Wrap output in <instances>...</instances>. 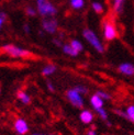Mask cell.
I'll return each mask as SVG.
<instances>
[{"mask_svg":"<svg viewBox=\"0 0 134 135\" xmlns=\"http://www.w3.org/2000/svg\"><path fill=\"white\" fill-rule=\"evenodd\" d=\"M1 52L8 54L9 56L15 57V58H31L33 57V54L26 50H23L21 47L8 44V45H3L1 47Z\"/></svg>","mask_w":134,"mask_h":135,"instance_id":"6da1fadb","label":"cell"},{"mask_svg":"<svg viewBox=\"0 0 134 135\" xmlns=\"http://www.w3.org/2000/svg\"><path fill=\"white\" fill-rule=\"evenodd\" d=\"M83 35H84V37L86 38V41L88 42L91 46H93V49H95L97 52L103 53V51H104V50H103V46H102L101 42L99 41V38L97 37V35H96L95 32L91 31V30H89V29H85L84 32H83Z\"/></svg>","mask_w":134,"mask_h":135,"instance_id":"7a4b0ae2","label":"cell"},{"mask_svg":"<svg viewBox=\"0 0 134 135\" xmlns=\"http://www.w3.org/2000/svg\"><path fill=\"white\" fill-rule=\"evenodd\" d=\"M37 10L39 13L41 15L42 17H50V16H55L56 15V8L53 6L50 1L45 0V1L41 4H37Z\"/></svg>","mask_w":134,"mask_h":135,"instance_id":"3957f363","label":"cell"},{"mask_svg":"<svg viewBox=\"0 0 134 135\" xmlns=\"http://www.w3.org/2000/svg\"><path fill=\"white\" fill-rule=\"evenodd\" d=\"M67 98L69 99L70 103H71L74 107L78 108V109H80V108L84 107V101H83L82 97H80V93H79L75 88L67 91Z\"/></svg>","mask_w":134,"mask_h":135,"instance_id":"277c9868","label":"cell"},{"mask_svg":"<svg viewBox=\"0 0 134 135\" xmlns=\"http://www.w3.org/2000/svg\"><path fill=\"white\" fill-rule=\"evenodd\" d=\"M103 35L107 41H112L117 37V30L111 23H106L103 28Z\"/></svg>","mask_w":134,"mask_h":135,"instance_id":"5b68a950","label":"cell"},{"mask_svg":"<svg viewBox=\"0 0 134 135\" xmlns=\"http://www.w3.org/2000/svg\"><path fill=\"white\" fill-rule=\"evenodd\" d=\"M42 26L44 31H46L47 33H55L57 30V21L55 19H50V20H43L42 21Z\"/></svg>","mask_w":134,"mask_h":135,"instance_id":"8992f818","label":"cell"},{"mask_svg":"<svg viewBox=\"0 0 134 135\" xmlns=\"http://www.w3.org/2000/svg\"><path fill=\"white\" fill-rule=\"evenodd\" d=\"M15 130L20 135H24V134L28 133V131H29L28 123H26L25 121L22 120V119H17L16 122H15Z\"/></svg>","mask_w":134,"mask_h":135,"instance_id":"52a82bcc","label":"cell"},{"mask_svg":"<svg viewBox=\"0 0 134 135\" xmlns=\"http://www.w3.org/2000/svg\"><path fill=\"white\" fill-rule=\"evenodd\" d=\"M120 73H122L123 75L126 76H133L134 75V66L130 63H123L119 66Z\"/></svg>","mask_w":134,"mask_h":135,"instance_id":"ba28073f","label":"cell"},{"mask_svg":"<svg viewBox=\"0 0 134 135\" xmlns=\"http://www.w3.org/2000/svg\"><path fill=\"white\" fill-rule=\"evenodd\" d=\"M90 103L92 104L93 108H95V110L96 109H99V108H102V105H103V99L100 98L98 94L96 93V94H93V96L91 97Z\"/></svg>","mask_w":134,"mask_h":135,"instance_id":"9c48e42d","label":"cell"},{"mask_svg":"<svg viewBox=\"0 0 134 135\" xmlns=\"http://www.w3.org/2000/svg\"><path fill=\"white\" fill-rule=\"evenodd\" d=\"M80 121H82L83 123H86V124H88V123H90L91 121L93 120V115H92V113L90 112V111H88V110H85V111H83L82 113H80Z\"/></svg>","mask_w":134,"mask_h":135,"instance_id":"30bf717a","label":"cell"},{"mask_svg":"<svg viewBox=\"0 0 134 135\" xmlns=\"http://www.w3.org/2000/svg\"><path fill=\"white\" fill-rule=\"evenodd\" d=\"M17 96H18V99L21 101L22 103H24V104H29V103L31 102V98H30L25 92H23V91H21V90L18 91Z\"/></svg>","mask_w":134,"mask_h":135,"instance_id":"8fae6325","label":"cell"},{"mask_svg":"<svg viewBox=\"0 0 134 135\" xmlns=\"http://www.w3.org/2000/svg\"><path fill=\"white\" fill-rule=\"evenodd\" d=\"M124 0H113V9L116 13H121L123 10Z\"/></svg>","mask_w":134,"mask_h":135,"instance_id":"7c38bea8","label":"cell"},{"mask_svg":"<svg viewBox=\"0 0 134 135\" xmlns=\"http://www.w3.org/2000/svg\"><path fill=\"white\" fill-rule=\"evenodd\" d=\"M56 70V66L55 65H47V66H45L43 70H42V74H43V76H50L52 75V74H54Z\"/></svg>","mask_w":134,"mask_h":135,"instance_id":"4fadbf2b","label":"cell"},{"mask_svg":"<svg viewBox=\"0 0 134 135\" xmlns=\"http://www.w3.org/2000/svg\"><path fill=\"white\" fill-rule=\"evenodd\" d=\"M63 51H64V53L68 54V55H70V56H77L78 55V52L74 49L70 44L69 45H64L63 46Z\"/></svg>","mask_w":134,"mask_h":135,"instance_id":"5bb4252c","label":"cell"},{"mask_svg":"<svg viewBox=\"0 0 134 135\" xmlns=\"http://www.w3.org/2000/svg\"><path fill=\"white\" fill-rule=\"evenodd\" d=\"M70 6L74 9H80L85 6V0H70Z\"/></svg>","mask_w":134,"mask_h":135,"instance_id":"9a60e30c","label":"cell"},{"mask_svg":"<svg viewBox=\"0 0 134 135\" xmlns=\"http://www.w3.org/2000/svg\"><path fill=\"white\" fill-rule=\"evenodd\" d=\"M70 45H71L78 53H79V52H82V51L84 50V47H83L82 43H80L79 41H77V40H73V41L70 42Z\"/></svg>","mask_w":134,"mask_h":135,"instance_id":"2e32d148","label":"cell"},{"mask_svg":"<svg viewBox=\"0 0 134 135\" xmlns=\"http://www.w3.org/2000/svg\"><path fill=\"white\" fill-rule=\"evenodd\" d=\"M126 114H128V119L134 122V105H130L126 109Z\"/></svg>","mask_w":134,"mask_h":135,"instance_id":"e0dca14e","label":"cell"},{"mask_svg":"<svg viewBox=\"0 0 134 135\" xmlns=\"http://www.w3.org/2000/svg\"><path fill=\"white\" fill-rule=\"evenodd\" d=\"M92 8H93V10H95L97 13H101L103 11V7H102V4L100 2H93L92 3Z\"/></svg>","mask_w":134,"mask_h":135,"instance_id":"ac0fdd59","label":"cell"},{"mask_svg":"<svg viewBox=\"0 0 134 135\" xmlns=\"http://www.w3.org/2000/svg\"><path fill=\"white\" fill-rule=\"evenodd\" d=\"M25 12H26V15L30 16V17H34L36 15V11L32 8V7H28V8L25 9Z\"/></svg>","mask_w":134,"mask_h":135,"instance_id":"d6986e66","label":"cell"},{"mask_svg":"<svg viewBox=\"0 0 134 135\" xmlns=\"http://www.w3.org/2000/svg\"><path fill=\"white\" fill-rule=\"evenodd\" d=\"M96 111H97V113H98L99 115L101 117L103 120H107V113H106V111L102 109V108H99V109H96Z\"/></svg>","mask_w":134,"mask_h":135,"instance_id":"ffe728a7","label":"cell"},{"mask_svg":"<svg viewBox=\"0 0 134 135\" xmlns=\"http://www.w3.org/2000/svg\"><path fill=\"white\" fill-rule=\"evenodd\" d=\"M97 94L100 97V98H102V99H107V100H109L111 97H110V94H108V93H106V92H103V91H98L97 92Z\"/></svg>","mask_w":134,"mask_h":135,"instance_id":"44dd1931","label":"cell"},{"mask_svg":"<svg viewBox=\"0 0 134 135\" xmlns=\"http://www.w3.org/2000/svg\"><path fill=\"white\" fill-rule=\"evenodd\" d=\"M6 19H7L6 13L4 12H0V29H1V26H2L3 22L6 21Z\"/></svg>","mask_w":134,"mask_h":135,"instance_id":"7402d4cb","label":"cell"},{"mask_svg":"<svg viewBox=\"0 0 134 135\" xmlns=\"http://www.w3.org/2000/svg\"><path fill=\"white\" fill-rule=\"evenodd\" d=\"M75 89H76L79 93H87V89L85 88V87H83V86H77Z\"/></svg>","mask_w":134,"mask_h":135,"instance_id":"603a6c76","label":"cell"},{"mask_svg":"<svg viewBox=\"0 0 134 135\" xmlns=\"http://www.w3.org/2000/svg\"><path fill=\"white\" fill-rule=\"evenodd\" d=\"M114 112H116L117 114H119L120 117H122V118H124V119H128V114H126V112L124 113V112H122L121 110H116ZM128 120H129V119H128Z\"/></svg>","mask_w":134,"mask_h":135,"instance_id":"cb8c5ba5","label":"cell"},{"mask_svg":"<svg viewBox=\"0 0 134 135\" xmlns=\"http://www.w3.org/2000/svg\"><path fill=\"white\" fill-rule=\"evenodd\" d=\"M23 28H24V31H25L26 33H30V28H29V25H28V24H25Z\"/></svg>","mask_w":134,"mask_h":135,"instance_id":"d4e9b609","label":"cell"},{"mask_svg":"<svg viewBox=\"0 0 134 135\" xmlns=\"http://www.w3.org/2000/svg\"><path fill=\"white\" fill-rule=\"evenodd\" d=\"M47 87H49V89H50L51 91H54V87H53V85H52L51 83H47Z\"/></svg>","mask_w":134,"mask_h":135,"instance_id":"484cf974","label":"cell"},{"mask_svg":"<svg viewBox=\"0 0 134 135\" xmlns=\"http://www.w3.org/2000/svg\"><path fill=\"white\" fill-rule=\"evenodd\" d=\"M53 42H54V44H56V45H58V46H61V45H62L61 42H59L58 40H53Z\"/></svg>","mask_w":134,"mask_h":135,"instance_id":"4316f807","label":"cell"},{"mask_svg":"<svg viewBox=\"0 0 134 135\" xmlns=\"http://www.w3.org/2000/svg\"><path fill=\"white\" fill-rule=\"evenodd\" d=\"M87 135H96V132H95V131H91V130H90V131L88 132V134H87Z\"/></svg>","mask_w":134,"mask_h":135,"instance_id":"83f0119b","label":"cell"},{"mask_svg":"<svg viewBox=\"0 0 134 135\" xmlns=\"http://www.w3.org/2000/svg\"><path fill=\"white\" fill-rule=\"evenodd\" d=\"M45 1V0H36V3L37 4H41V3H43Z\"/></svg>","mask_w":134,"mask_h":135,"instance_id":"f1b7e54d","label":"cell"},{"mask_svg":"<svg viewBox=\"0 0 134 135\" xmlns=\"http://www.w3.org/2000/svg\"><path fill=\"white\" fill-rule=\"evenodd\" d=\"M33 135H43V134H33Z\"/></svg>","mask_w":134,"mask_h":135,"instance_id":"f546056e","label":"cell"},{"mask_svg":"<svg viewBox=\"0 0 134 135\" xmlns=\"http://www.w3.org/2000/svg\"><path fill=\"white\" fill-rule=\"evenodd\" d=\"M51 135H53V134H51Z\"/></svg>","mask_w":134,"mask_h":135,"instance_id":"4dcf8cb0","label":"cell"}]
</instances>
